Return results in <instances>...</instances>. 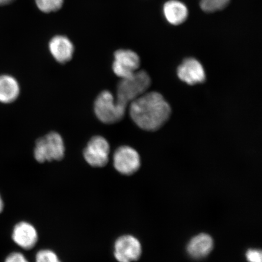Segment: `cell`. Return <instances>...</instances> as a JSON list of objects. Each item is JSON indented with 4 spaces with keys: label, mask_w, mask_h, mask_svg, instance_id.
Masks as SVG:
<instances>
[{
    "label": "cell",
    "mask_w": 262,
    "mask_h": 262,
    "mask_svg": "<svg viewBox=\"0 0 262 262\" xmlns=\"http://www.w3.org/2000/svg\"><path fill=\"white\" fill-rule=\"evenodd\" d=\"M110 145L102 136H96L90 139L83 151L86 162L94 168L105 166L110 160Z\"/></svg>",
    "instance_id": "cell-5"
},
{
    "label": "cell",
    "mask_w": 262,
    "mask_h": 262,
    "mask_svg": "<svg viewBox=\"0 0 262 262\" xmlns=\"http://www.w3.org/2000/svg\"><path fill=\"white\" fill-rule=\"evenodd\" d=\"M246 256L249 262H261V252L259 250H248Z\"/></svg>",
    "instance_id": "cell-19"
},
{
    "label": "cell",
    "mask_w": 262,
    "mask_h": 262,
    "mask_svg": "<svg viewBox=\"0 0 262 262\" xmlns=\"http://www.w3.org/2000/svg\"><path fill=\"white\" fill-rule=\"evenodd\" d=\"M94 113L98 120L105 124L120 122L125 115L126 107L117 102L113 95L104 91L98 95L94 102Z\"/></svg>",
    "instance_id": "cell-4"
},
{
    "label": "cell",
    "mask_w": 262,
    "mask_h": 262,
    "mask_svg": "<svg viewBox=\"0 0 262 262\" xmlns=\"http://www.w3.org/2000/svg\"><path fill=\"white\" fill-rule=\"evenodd\" d=\"M64 152L63 139L56 132L49 133L35 143L34 157L39 163L60 161L63 159Z\"/></svg>",
    "instance_id": "cell-3"
},
{
    "label": "cell",
    "mask_w": 262,
    "mask_h": 262,
    "mask_svg": "<svg viewBox=\"0 0 262 262\" xmlns=\"http://www.w3.org/2000/svg\"><path fill=\"white\" fill-rule=\"evenodd\" d=\"M35 3L41 11L50 13L60 10L63 5L64 0H35Z\"/></svg>",
    "instance_id": "cell-16"
},
{
    "label": "cell",
    "mask_w": 262,
    "mask_h": 262,
    "mask_svg": "<svg viewBox=\"0 0 262 262\" xmlns=\"http://www.w3.org/2000/svg\"><path fill=\"white\" fill-rule=\"evenodd\" d=\"M3 209H4V202H3L2 196L0 195V214L3 212Z\"/></svg>",
    "instance_id": "cell-21"
},
{
    "label": "cell",
    "mask_w": 262,
    "mask_h": 262,
    "mask_svg": "<svg viewBox=\"0 0 262 262\" xmlns=\"http://www.w3.org/2000/svg\"><path fill=\"white\" fill-rule=\"evenodd\" d=\"M49 48L52 56L58 63H67L73 57L74 45L65 36L57 35L52 38Z\"/></svg>",
    "instance_id": "cell-11"
},
{
    "label": "cell",
    "mask_w": 262,
    "mask_h": 262,
    "mask_svg": "<svg viewBox=\"0 0 262 262\" xmlns=\"http://www.w3.org/2000/svg\"><path fill=\"white\" fill-rule=\"evenodd\" d=\"M162 10L167 22L173 26L183 24L188 17L187 6L180 0H168L163 5Z\"/></svg>",
    "instance_id": "cell-12"
},
{
    "label": "cell",
    "mask_w": 262,
    "mask_h": 262,
    "mask_svg": "<svg viewBox=\"0 0 262 262\" xmlns=\"http://www.w3.org/2000/svg\"><path fill=\"white\" fill-rule=\"evenodd\" d=\"M214 242L210 235L202 233L193 237L187 247L188 253L195 259H201L211 253Z\"/></svg>",
    "instance_id": "cell-13"
},
{
    "label": "cell",
    "mask_w": 262,
    "mask_h": 262,
    "mask_svg": "<svg viewBox=\"0 0 262 262\" xmlns=\"http://www.w3.org/2000/svg\"><path fill=\"white\" fill-rule=\"evenodd\" d=\"M231 0H200V7L206 13L221 11L229 5Z\"/></svg>",
    "instance_id": "cell-15"
},
{
    "label": "cell",
    "mask_w": 262,
    "mask_h": 262,
    "mask_svg": "<svg viewBox=\"0 0 262 262\" xmlns=\"http://www.w3.org/2000/svg\"><path fill=\"white\" fill-rule=\"evenodd\" d=\"M131 119L140 128L156 131L165 124L171 116V107L162 94L145 93L130 104Z\"/></svg>",
    "instance_id": "cell-1"
},
{
    "label": "cell",
    "mask_w": 262,
    "mask_h": 262,
    "mask_svg": "<svg viewBox=\"0 0 262 262\" xmlns=\"http://www.w3.org/2000/svg\"><path fill=\"white\" fill-rule=\"evenodd\" d=\"M142 254V246L138 239L124 235L115 242L114 255L119 262H132L139 259Z\"/></svg>",
    "instance_id": "cell-8"
},
{
    "label": "cell",
    "mask_w": 262,
    "mask_h": 262,
    "mask_svg": "<svg viewBox=\"0 0 262 262\" xmlns=\"http://www.w3.org/2000/svg\"><path fill=\"white\" fill-rule=\"evenodd\" d=\"M5 262H29V261L24 254L18 252H14L8 255Z\"/></svg>",
    "instance_id": "cell-18"
},
{
    "label": "cell",
    "mask_w": 262,
    "mask_h": 262,
    "mask_svg": "<svg viewBox=\"0 0 262 262\" xmlns=\"http://www.w3.org/2000/svg\"><path fill=\"white\" fill-rule=\"evenodd\" d=\"M113 163L115 169L119 173L123 175H132L140 168V157L133 147L122 146L115 151Z\"/></svg>",
    "instance_id": "cell-6"
},
{
    "label": "cell",
    "mask_w": 262,
    "mask_h": 262,
    "mask_svg": "<svg viewBox=\"0 0 262 262\" xmlns=\"http://www.w3.org/2000/svg\"><path fill=\"white\" fill-rule=\"evenodd\" d=\"M140 59L135 52L129 49H119L114 53L113 70L120 78L131 76L139 70Z\"/></svg>",
    "instance_id": "cell-7"
},
{
    "label": "cell",
    "mask_w": 262,
    "mask_h": 262,
    "mask_svg": "<svg viewBox=\"0 0 262 262\" xmlns=\"http://www.w3.org/2000/svg\"><path fill=\"white\" fill-rule=\"evenodd\" d=\"M14 0H0V5H6L12 3Z\"/></svg>",
    "instance_id": "cell-20"
},
{
    "label": "cell",
    "mask_w": 262,
    "mask_h": 262,
    "mask_svg": "<svg viewBox=\"0 0 262 262\" xmlns=\"http://www.w3.org/2000/svg\"><path fill=\"white\" fill-rule=\"evenodd\" d=\"M19 86L15 78L10 75L0 76V102L10 103L19 96Z\"/></svg>",
    "instance_id": "cell-14"
},
{
    "label": "cell",
    "mask_w": 262,
    "mask_h": 262,
    "mask_svg": "<svg viewBox=\"0 0 262 262\" xmlns=\"http://www.w3.org/2000/svg\"><path fill=\"white\" fill-rule=\"evenodd\" d=\"M178 75L180 80L192 86L204 83L206 79L204 67L194 58L183 60L178 68Z\"/></svg>",
    "instance_id": "cell-9"
},
{
    "label": "cell",
    "mask_w": 262,
    "mask_h": 262,
    "mask_svg": "<svg viewBox=\"0 0 262 262\" xmlns=\"http://www.w3.org/2000/svg\"><path fill=\"white\" fill-rule=\"evenodd\" d=\"M36 262H61L54 251L42 250L38 251L35 256Z\"/></svg>",
    "instance_id": "cell-17"
},
{
    "label": "cell",
    "mask_w": 262,
    "mask_h": 262,
    "mask_svg": "<svg viewBox=\"0 0 262 262\" xmlns=\"http://www.w3.org/2000/svg\"><path fill=\"white\" fill-rule=\"evenodd\" d=\"M150 84L149 75L144 71L139 70L129 77L121 78L117 84L116 100L127 107L133 101L146 93Z\"/></svg>",
    "instance_id": "cell-2"
},
{
    "label": "cell",
    "mask_w": 262,
    "mask_h": 262,
    "mask_svg": "<svg viewBox=\"0 0 262 262\" xmlns=\"http://www.w3.org/2000/svg\"><path fill=\"white\" fill-rule=\"evenodd\" d=\"M12 238L18 247L29 250L37 244L38 235L34 226L28 222H21L13 229Z\"/></svg>",
    "instance_id": "cell-10"
}]
</instances>
